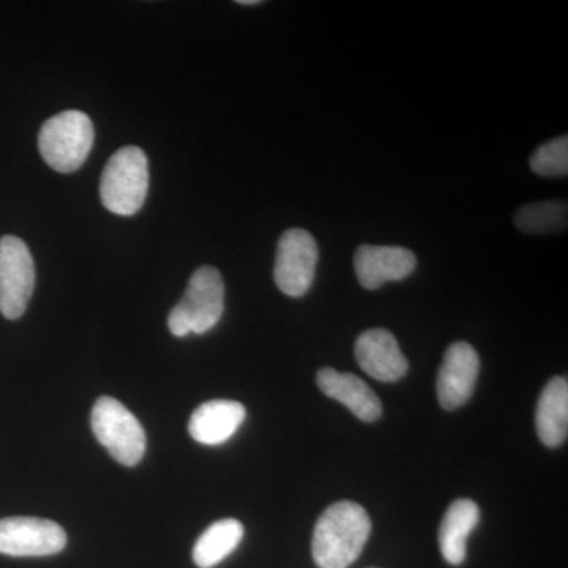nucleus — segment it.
Masks as SVG:
<instances>
[{"label":"nucleus","instance_id":"1","mask_svg":"<svg viewBox=\"0 0 568 568\" xmlns=\"http://www.w3.org/2000/svg\"><path fill=\"white\" fill-rule=\"evenodd\" d=\"M372 534V519L364 507L342 500L317 519L313 532V559L320 568H347L364 551Z\"/></svg>","mask_w":568,"mask_h":568},{"label":"nucleus","instance_id":"2","mask_svg":"<svg viewBox=\"0 0 568 568\" xmlns=\"http://www.w3.org/2000/svg\"><path fill=\"white\" fill-rule=\"evenodd\" d=\"M224 312L223 276L211 265L197 268L173 312L168 317L171 334L183 338L212 331Z\"/></svg>","mask_w":568,"mask_h":568},{"label":"nucleus","instance_id":"3","mask_svg":"<svg viewBox=\"0 0 568 568\" xmlns=\"http://www.w3.org/2000/svg\"><path fill=\"white\" fill-rule=\"evenodd\" d=\"M93 123L85 112L70 110L59 112L43 123L39 133L41 159L58 173L80 170L92 152Z\"/></svg>","mask_w":568,"mask_h":568},{"label":"nucleus","instance_id":"4","mask_svg":"<svg viewBox=\"0 0 568 568\" xmlns=\"http://www.w3.org/2000/svg\"><path fill=\"white\" fill-rule=\"evenodd\" d=\"M149 192V162L142 149L125 145L111 156L100 181V197L108 211L132 216L141 211Z\"/></svg>","mask_w":568,"mask_h":568},{"label":"nucleus","instance_id":"5","mask_svg":"<svg viewBox=\"0 0 568 568\" xmlns=\"http://www.w3.org/2000/svg\"><path fill=\"white\" fill-rule=\"evenodd\" d=\"M91 424L97 440L110 452L115 462L123 466H136L144 457V428L118 399L111 396L97 399Z\"/></svg>","mask_w":568,"mask_h":568},{"label":"nucleus","instance_id":"6","mask_svg":"<svg viewBox=\"0 0 568 568\" xmlns=\"http://www.w3.org/2000/svg\"><path fill=\"white\" fill-rule=\"evenodd\" d=\"M36 287V264L29 246L14 235L0 239V313L20 320Z\"/></svg>","mask_w":568,"mask_h":568},{"label":"nucleus","instance_id":"7","mask_svg":"<svg viewBox=\"0 0 568 568\" xmlns=\"http://www.w3.org/2000/svg\"><path fill=\"white\" fill-rule=\"evenodd\" d=\"M320 248L308 231L287 230L276 246L274 278L276 286L290 297H302L315 282Z\"/></svg>","mask_w":568,"mask_h":568},{"label":"nucleus","instance_id":"8","mask_svg":"<svg viewBox=\"0 0 568 568\" xmlns=\"http://www.w3.org/2000/svg\"><path fill=\"white\" fill-rule=\"evenodd\" d=\"M67 547L65 530L50 519L10 517L0 519V555L43 558Z\"/></svg>","mask_w":568,"mask_h":568},{"label":"nucleus","instance_id":"9","mask_svg":"<svg viewBox=\"0 0 568 568\" xmlns=\"http://www.w3.org/2000/svg\"><path fill=\"white\" fill-rule=\"evenodd\" d=\"M480 358L469 343L448 346L437 375L436 390L440 406L455 410L465 406L476 388Z\"/></svg>","mask_w":568,"mask_h":568},{"label":"nucleus","instance_id":"10","mask_svg":"<svg viewBox=\"0 0 568 568\" xmlns=\"http://www.w3.org/2000/svg\"><path fill=\"white\" fill-rule=\"evenodd\" d=\"M354 267L358 283L373 291L413 275L417 257L405 246L361 245L354 254Z\"/></svg>","mask_w":568,"mask_h":568},{"label":"nucleus","instance_id":"11","mask_svg":"<svg viewBox=\"0 0 568 568\" xmlns=\"http://www.w3.org/2000/svg\"><path fill=\"white\" fill-rule=\"evenodd\" d=\"M354 351L358 366L381 383H395L409 369L406 355L386 328H372L358 335Z\"/></svg>","mask_w":568,"mask_h":568},{"label":"nucleus","instance_id":"12","mask_svg":"<svg viewBox=\"0 0 568 568\" xmlns=\"http://www.w3.org/2000/svg\"><path fill=\"white\" fill-rule=\"evenodd\" d=\"M246 409L233 399H212L197 407L190 417L189 433L204 446H220L244 424Z\"/></svg>","mask_w":568,"mask_h":568},{"label":"nucleus","instance_id":"13","mask_svg":"<svg viewBox=\"0 0 568 568\" xmlns=\"http://www.w3.org/2000/svg\"><path fill=\"white\" fill-rule=\"evenodd\" d=\"M317 387L323 394L345 405L355 417L366 424H373L383 416L381 399L368 384L353 373H339L334 368L320 369Z\"/></svg>","mask_w":568,"mask_h":568},{"label":"nucleus","instance_id":"14","mask_svg":"<svg viewBox=\"0 0 568 568\" xmlns=\"http://www.w3.org/2000/svg\"><path fill=\"white\" fill-rule=\"evenodd\" d=\"M537 435L547 447H559L568 435V383L552 377L541 392L536 413Z\"/></svg>","mask_w":568,"mask_h":568},{"label":"nucleus","instance_id":"15","mask_svg":"<svg viewBox=\"0 0 568 568\" xmlns=\"http://www.w3.org/2000/svg\"><path fill=\"white\" fill-rule=\"evenodd\" d=\"M480 510L474 500L457 499L447 508L439 528V548L452 566H462L466 559L467 538L476 529Z\"/></svg>","mask_w":568,"mask_h":568},{"label":"nucleus","instance_id":"16","mask_svg":"<svg viewBox=\"0 0 568 568\" xmlns=\"http://www.w3.org/2000/svg\"><path fill=\"white\" fill-rule=\"evenodd\" d=\"M244 525L237 519L226 518L213 523L197 538L193 548V560L200 568H212L233 555L244 538Z\"/></svg>","mask_w":568,"mask_h":568},{"label":"nucleus","instance_id":"17","mask_svg":"<svg viewBox=\"0 0 568 568\" xmlns=\"http://www.w3.org/2000/svg\"><path fill=\"white\" fill-rule=\"evenodd\" d=\"M515 226L526 234H549L567 227L566 201H541L523 205L515 213Z\"/></svg>","mask_w":568,"mask_h":568},{"label":"nucleus","instance_id":"18","mask_svg":"<svg viewBox=\"0 0 568 568\" xmlns=\"http://www.w3.org/2000/svg\"><path fill=\"white\" fill-rule=\"evenodd\" d=\"M530 170L541 178H566L568 174V136L545 142L530 156Z\"/></svg>","mask_w":568,"mask_h":568},{"label":"nucleus","instance_id":"19","mask_svg":"<svg viewBox=\"0 0 568 568\" xmlns=\"http://www.w3.org/2000/svg\"><path fill=\"white\" fill-rule=\"evenodd\" d=\"M237 3H241V6H260V0H239Z\"/></svg>","mask_w":568,"mask_h":568}]
</instances>
